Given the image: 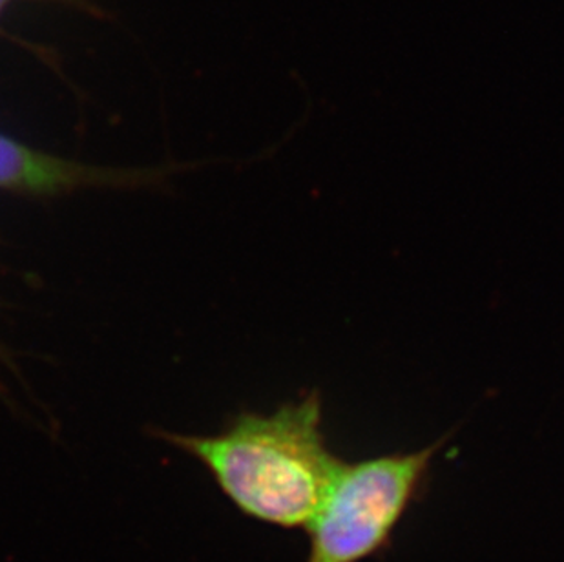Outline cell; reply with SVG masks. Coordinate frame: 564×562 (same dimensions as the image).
<instances>
[{
	"mask_svg": "<svg viewBox=\"0 0 564 562\" xmlns=\"http://www.w3.org/2000/svg\"><path fill=\"white\" fill-rule=\"evenodd\" d=\"M174 441L213 472L241 511L283 528L310 525L341 466L325 442L318 391L272 413H241L219 435Z\"/></svg>",
	"mask_w": 564,
	"mask_h": 562,
	"instance_id": "1",
	"label": "cell"
},
{
	"mask_svg": "<svg viewBox=\"0 0 564 562\" xmlns=\"http://www.w3.org/2000/svg\"><path fill=\"white\" fill-rule=\"evenodd\" d=\"M442 441L411 453L346 464L311 519L307 562H360L389 541L415 499Z\"/></svg>",
	"mask_w": 564,
	"mask_h": 562,
	"instance_id": "2",
	"label": "cell"
},
{
	"mask_svg": "<svg viewBox=\"0 0 564 562\" xmlns=\"http://www.w3.org/2000/svg\"><path fill=\"white\" fill-rule=\"evenodd\" d=\"M147 181L143 170L110 169L64 160L0 133V188L54 196L91 186H132Z\"/></svg>",
	"mask_w": 564,
	"mask_h": 562,
	"instance_id": "3",
	"label": "cell"
},
{
	"mask_svg": "<svg viewBox=\"0 0 564 562\" xmlns=\"http://www.w3.org/2000/svg\"><path fill=\"white\" fill-rule=\"evenodd\" d=\"M10 0H0V15H2V11H4L6 6H8Z\"/></svg>",
	"mask_w": 564,
	"mask_h": 562,
	"instance_id": "4",
	"label": "cell"
}]
</instances>
